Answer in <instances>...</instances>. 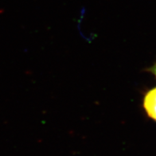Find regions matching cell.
<instances>
[{
    "mask_svg": "<svg viewBox=\"0 0 156 156\" xmlns=\"http://www.w3.org/2000/svg\"><path fill=\"white\" fill-rule=\"evenodd\" d=\"M143 107L150 118L156 121V87L149 90L145 94Z\"/></svg>",
    "mask_w": 156,
    "mask_h": 156,
    "instance_id": "obj_1",
    "label": "cell"
},
{
    "mask_svg": "<svg viewBox=\"0 0 156 156\" xmlns=\"http://www.w3.org/2000/svg\"><path fill=\"white\" fill-rule=\"evenodd\" d=\"M147 71L152 73V74H154L156 77V62L153 66H152L150 68H149L147 70Z\"/></svg>",
    "mask_w": 156,
    "mask_h": 156,
    "instance_id": "obj_2",
    "label": "cell"
}]
</instances>
